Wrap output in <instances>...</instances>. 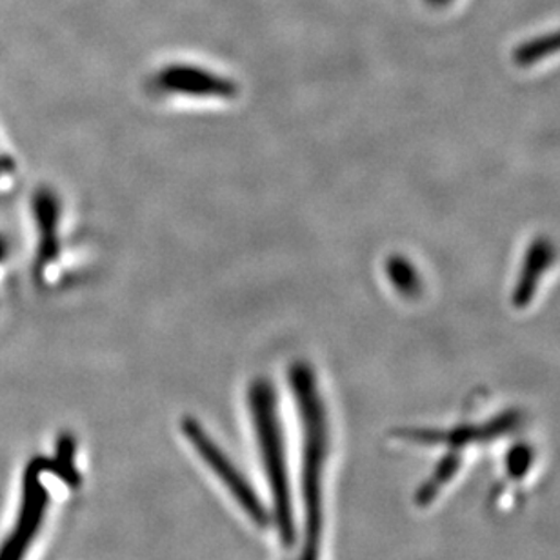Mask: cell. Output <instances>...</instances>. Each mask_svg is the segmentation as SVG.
<instances>
[{
  "instance_id": "1",
  "label": "cell",
  "mask_w": 560,
  "mask_h": 560,
  "mask_svg": "<svg viewBox=\"0 0 560 560\" xmlns=\"http://www.w3.org/2000/svg\"><path fill=\"white\" fill-rule=\"evenodd\" d=\"M291 386L295 388L296 402L304 424V469L302 495L306 506L307 540L302 560H317V537L323 524V471L326 458V419L320 405L315 377L306 364L291 368Z\"/></svg>"
},
{
  "instance_id": "4",
  "label": "cell",
  "mask_w": 560,
  "mask_h": 560,
  "mask_svg": "<svg viewBox=\"0 0 560 560\" xmlns=\"http://www.w3.org/2000/svg\"><path fill=\"white\" fill-rule=\"evenodd\" d=\"M44 493L43 486L38 485L37 475L30 471L26 480V502H24V512H22L21 526L13 537L10 546L5 550L4 557L0 560H21L22 553L26 550L27 539L37 532L40 518H43L44 504L48 502Z\"/></svg>"
},
{
  "instance_id": "7",
  "label": "cell",
  "mask_w": 560,
  "mask_h": 560,
  "mask_svg": "<svg viewBox=\"0 0 560 560\" xmlns=\"http://www.w3.org/2000/svg\"><path fill=\"white\" fill-rule=\"evenodd\" d=\"M428 2H430V4H433V5H444V4H447V2H450V0H428Z\"/></svg>"
},
{
  "instance_id": "5",
  "label": "cell",
  "mask_w": 560,
  "mask_h": 560,
  "mask_svg": "<svg viewBox=\"0 0 560 560\" xmlns=\"http://www.w3.org/2000/svg\"><path fill=\"white\" fill-rule=\"evenodd\" d=\"M164 82L170 88H183V90H188V92L200 90V92L208 93V90H217V88L222 90V81L205 75V73H199V71L189 70V68L188 70L173 68L172 73H167L164 77Z\"/></svg>"
},
{
  "instance_id": "3",
  "label": "cell",
  "mask_w": 560,
  "mask_h": 560,
  "mask_svg": "<svg viewBox=\"0 0 560 560\" xmlns=\"http://www.w3.org/2000/svg\"><path fill=\"white\" fill-rule=\"evenodd\" d=\"M184 433L199 452L200 457L210 464L211 471L222 480V485L226 486L228 491L232 493L233 499L238 502V506L243 508L246 515L254 523L259 524L260 528L268 526L270 517L254 488L248 485V480L244 479L243 474H238L237 469L233 468L230 458L217 447L215 442L205 433L199 422H195L194 419L184 420Z\"/></svg>"
},
{
  "instance_id": "6",
  "label": "cell",
  "mask_w": 560,
  "mask_h": 560,
  "mask_svg": "<svg viewBox=\"0 0 560 560\" xmlns=\"http://www.w3.org/2000/svg\"><path fill=\"white\" fill-rule=\"evenodd\" d=\"M557 51H560V32L526 44L524 48L518 49L517 59L521 65H532L535 60L542 59L546 55L557 54Z\"/></svg>"
},
{
  "instance_id": "2",
  "label": "cell",
  "mask_w": 560,
  "mask_h": 560,
  "mask_svg": "<svg viewBox=\"0 0 560 560\" xmlns=\"http://www.w3.org/2000/svg\"><path fill=\"white\" fill-rule=\"evenodd\" d=\"M252 411H254L255 430L259 436L262 458H265L266 474L270 480L271 495L276 504L277 523H279L282 545L293 546L295 542V524L291 512L290 486H288V471H285L284 442L277 420L276 399L270 384H254L252 394Z\"/></svg>"
}]
</instances>
